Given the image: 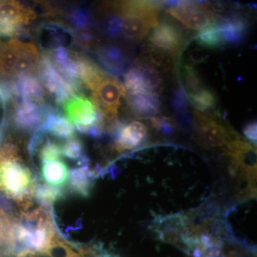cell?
Listing matches in <instances>:
<instances>
[{
    "mask_svg": "<svg viewBox=\"0 0 257 257\" xmlns=\"http://www.w3.org/2000/svg\"><path fill=\"white\" fill-rule=\"evenodd\" d=\"M15 94L20 99H28L44 104L45 92L38 79L32 75L20 76L13 84Z\"/></svg>",
    "mask_w": 257,
    "mask_h": 257,
    "instance_id": "cell-17",
    "label": "cell"
},
{
    "mask_svg": "<svg viewBox=\"0 0 257 257\" xmlns=\"http://www.w3.org/2000/svg\"><path fill=\"white\" fill-rule=\"evenodd\" d=\"M116 11L117 12L116 13H111L106 16L103 20L101 25L103 32L108 36L113 38H116L122 35L123 31L122 18L117 10Z\"/></svg>",
    "mask_w": 257,
    "mask_h": 257,
    "instance_id": "cell-29",
    "label": "cell"
},
{
    "mask_svg": "<svg viewBox=\"0 0 257 257\" xmlns=\"http://www.w3.org/2000/svg\"><path fill=\"white\" fill-rule=\"evenodd\" d=\"M62 155V147L50 140H47L46 143L44 144L39 153V157L42 164L51 161L59 160Z\"/></svg>",
    "mask_w": 257,
    "mask_h": 257,
    "instance_id": "cell-31",
    "label": "cell"
},
{
    "mask_svg": "<svg viewBox=\"0 0 257 257\" xmlns=\"http://www.w3.org/2000/svg\"><path fill=\"white\" fill-rule=\"evenodd\" d=\"M36 184L31 171L19 159L14 145L0 150V189L23 208L31 205Z\"/></svg>",
    "mask_w": 257,
    "mask_h": 257,
    "instance_id": "cell-1",
    "label": "cell"
},
{
    "mask_svg": "<svg viewBox=\"0 0 257 257\" xmlns=\"http://www.w3.org/2000/svg\"><path fill=\"white\" fill-rule=\"evenodd\" d=\"M67 257H82L81 253L75 252L74 251H72V252L69 253Z\"/></svg>",
    "mask_w": 257,
    "mask_h": 257,
    "instance_id": "cell-37",
    "label": "cell"
},
{
    "mask_svg": "<svg viewBox=\"0 0 257 257\" xmlns=\"http://www.w3.org/2000/svg\"><path fill=\"white\" fill-rule=\"evenodd\" d=\"M98 60L101 67L114 77L123 74L128 67V60L122 50L114 45H106L98 50Z\"/></svg>",
    "mask_w": 257,
    "mask_h": 257,
    "instance_id": "cell-16",
    "label": "cell"
},
{
    "mask_svg": "<svg viewBox=\"0 0 257 257\" xmlns=\"http://www.w3.org/2000/svg\"><path fill=\"white\" fill-rule=\"evenodd\" d=\"M94 172L88 166H81L69 172V185L76 194L82 197H89L92 187Z\"/></svg>",
    "mask_w": 257,
    "mask_h": 257,
    "instance_id": "cell-20",
    "label": "cell"
},
{
    "mask_svg": "<svg viewBox=\"0 0 257 257\" xmlns=\"http://www.w3.org/2000/svg\"><path fill=\"white\" fill-rule=\"evenodd\" d=\"M195 39L197 44L209 49L220 48L225 43L222 34L215 23L201 30Z\"/></svg>",
    "mask_w": 257,
    "mask_h": 257,
    "instance_id": "cell-23",
    "label": "cell"
},
{
    "mask_svg": "<svg viewBox=\"0 0 257 257\" xmlns=\"http://www.w3.org/2000/svg\"><path fill=\"white\" fill-rule=\"evenodd\" d=\"M46 133L60 139H71L74 138V127L73 124L67 118L61 115L57 111L51 108L47 115L45 123L42 125Z\"/></svg>",
    "mask_w": 257,
    "mask_h": 257,
    "instance_id": "cell-18",
    "label": "cell"
},
{
    "mask_svg": "<svg viewBox=\"0 0 257 257\" xmlns=\"http://www.w3.org/2000/svg\"><path fill=\"white\" fill-rule=\"evenodd\" d=\"M2 138V133H1V130H0V140H1Z\"/></svg>",
    "mask_w": 257,
    "mask_h": 257,
    "instance_id": "cell-38",
    "label": "cell"
},
{
    "mask_svg": "<svg viewBox=\"0 0 257 257\" xmlns=\"http://www.w3.org/2000/svg\"><path fill=\"white\" fill-rule=\"evenodd\" d=\"M42 179L54 187H62L69 177V170L62 161L55 160L42 164Z\"/></svg>",
    "mask_w": 257,
    "mask_h": 257,
    "instance_id": "cell-21",
    "label": "cell"
},
{
    "mask_svg": "<svg viewBox=\"0 0 257 257\" xmlns=\"http://www.w3.org/2000/svg\"><path fill=\"white\" fill-rule=\"evenodd\" d=\"M34 196L36 198L37 202L47 209L55 201L63 197V192L59 187L48 184H38L35 187Z\"/></svg>",
    "mask_w": 257,
    "mask_h": 257,
    "instance_id": "cell-25",
    "label": "cell"
},
{
    "mask_svg": "<svg viewBox=\"0 0 257 257\" xmlns=\"http://www.w3.org/2000/svg\"><path fill=\"white\" fill-rule=\"evenodd\" d=\"M62 105L67 119L75 125L79 132L93 138L101 136L105 121L92 101L84 95L75 94L70 96Z\"/></svg>",
    "mask_w": 257,
    "mask_h": 257,
    "instance_id": "cell-4",
    "label": "cell"
},
{
    "mask_svg": "<svg viewBox=\"0 0 257 257\" xmlns=\"http://www.w3.org/2000/svg\"><path fill=\"white\" fill-rule=\"evenodd\" d=\"M36 15L32 9L15 1H0V18L7 19L20 26L28 25Z\"/></svg>",
    "mask_w": 257,
    "mask_h": 257,
    "instance_id": "cell-19",
    "label": "cell"
},
{
    "mask_svg": "<svg viewBox=\"0 0 257 257\" xmlns=\"http://www.w3.org/2000/svg\"><path fill=\"white\" fill-rule=\"evenodd\" d=\"M62 155L72 160L78 161L79 165L88 166L89 160L84 154V146L79 139L71 138L62 147Z\"/></svg>",
    "mask_w": 257,
    "mask_h": 257,
    "instance_id": "cell-26",
    "label": "cell"
},
{
    "mask_svg": "<svg viewBox=\"0 0 257 257\" xmlns=\"http://www.w3.org/2000/svg\"><path fill=\"white\" fill-rule=\"evenodd\" d=\"M40 79L47 90L55 95L57 104L62 105L70 96L75 95L80 86L69 82L54 66L48 52L42 55L38 67Z\"/></svg>",
    "mask_w": 257,
    "mask_h": 257,
    "instance_id": "cell-7",
    "label": "cell"
},
{
    "mask_svg": "<svg viewBox=\"0 0 257 257\" xmlns=\"http://www.w3.org/2000/svg\"><path fill=\"white\" fill-rule=\"evenodd\" d=\"M189 97L184 88L181 87L176 89L172 97V105L175 109L176 114L189 111Z\"/></svg>",
    "mask_w": 257,
    "mask_h": 257,
    "instance_id": "cell-33",
    "label": "cell"
},
{
    "mask_svg": "<svg viewBox=\"0 0 257 257\" xmlns=\"http://www.w3.org/2000/svg\"><path fill=\"white\" fill-rule=\"evenodd\" d=\"M67 19L71 25L78 30H87L93 25L92 15L89 10L82 7L70 10Z\"/></svg>",
    "mask_w": 257,
    "mask_h": 257,
    "instance_id": "cell-28",
    "label": "cell"
},
{
    "mask_svg": "<svg viewBox=\"0 0 257 257\" xmlns=\"http://www.w3.org/2000/svg\"><path fill=\"white\" fill-rule=\"evenodd\" d=\"M193 106L199 112H206L214 109L216 104L214 93L207 88H202L195 94L188 96Z\"/></svg>",
    "mask_w": 257,
    "mask_h": 257,
    "instance_id": "cell-24",
    "label": "cell"
},
{
    "mask_svg": "<svg viewBox=\"0 0 257 257\" xmlns=\"http://www.w3.org/2000/svg\"><path fill=\"white\" fill-rule=\"evenodd\" d=\"M72 251L73 249L68 243H66L55 234L44 253L50 257H67Z\"/></svg>",
    "mask_w": 257,
    "mask_h": 257,
    "instance_id": "cell-30",
    "label": "cell"
},
{
    "mask_svg": "<svg viewBox=\"0 0 257 257\" xmlns=\"http://www.w3.org/2000/svg\"><path fill=\"white\" fill-rule=\"evenodd\" d=\"M184 91L187 96L192 95L204 88L197 70L191 65H184L182 71Z\"/></svg>",
    "mask_w": 257,
    "mask_h": 257,
    "instance_id": "cell-27",
    "label": "cell"
},
{
    "mask_svg": "<svg viewBox=\"0 0 257 257\" xmlns=\"http://www.w3.org/2000/svg\"><path fill=\"white\" fill-rule=\"evenodd\" d=\"M135 66L140 72L144 88L148 92L158 94L162 90V77L156 66L145 60L140 61Z\"/></svg>",
    "mask_w": 257,
    "mask_h": 257,
    "instance_id": "cell-22",
    "label": "cell"
},
{
    "mask_svg": "<svg viewBox=\"0 0 257 257\" xmlns=\"http://www.w3.org/2000/svg\"><path fill=\"white\" fill-rule=\"evenodd\" d=\"M163 3L127 1L117 4L116 10L123 20V36L130 41L143 40L149 31L159 23V12Z\"/></svg>",
    "mask_w": 257,
    "mask_h": 257,
    "instance_id": "cell-2",
    "label": "cell"
},
{
    "mask_svg": "<svg viewBox=\"0 0 257 257\" xmlns=\"http://www.w3.org/2000/svg\"><path fill=\"white\" fill-rule=\"evenodd\" d=\"M152 126L159 131L162 132L165 135H170L172 132V124L170 119L166 117H157L153 116L150 118Z\"/></svg>",
    "mask_w": 257,
    "mask_h": 257,
    "instance_id": "cell-35",
    "label": "cell"
},
{
    "mask_svg": "<svg viewBox=\"0 0 257 257\" xmlns=\"http://www.w3.org/2000/svg\"><path fill=\"white\" fill-rule=\"evenodd\" d=\"M194 124L198 138L204 146L225 147L239 138L237 134L213 115L194 111Z\"/></svg>",
    "mask_w": 257,
    "mask_h": 257,
    "instance_id": "cell-6",
    "label": "cell"
},
{
    "mask_svg": "<svg viewBox=\"0 0 257 257\" xmlns=\"http://www.w3.org/2000/svg\"><path fill=\"white\" fill-rule=\"evenodd\" d=\"M26 220L35 223L36 226L41 227H52V218L47 208L40 207L25 215Z\"/></svg>",
    "mask_w": 257,
    "mask_h": 257,
    "instance_id": "cell-32",
    "label": "cell"
},
{
    "mask_svg": "<svg viewBox=\"0 0 257 257\" xmlns=\"http://www.w3.org/2000/svg\"><path fill=\"white\" fill-rule=\"evenodd\" d=\"M40 55L36 47L13 38L0 42V74L3 75H31L38 69Z\"/></svg>",
    "mask_w": 257,
    "mask_h": 257,
    "instance_id": "cell-3",
    "label": "cell"
},
{
    "mask_svg": "<svg viewBox=\"0 0 257 257\" xmlns=\"http://www.w3.org/2000/svg\"><path fill=\"white\" fill-rule=\"evenodd\" d=\"M215 24L217 25L225 42L237 44L242 42L247 30V21L240 15L216 16Z\"/></svg>",
    "mask_w": 257,
    "mask_h": 257,
    "instance_id": "cell-15",
    "label": "cell"
},
{
    "mask_svg": "<svg viewBox=\"0 0 257 257\" xmlns=\"http://www.w3.org/2000/svg\"><path fill=\"white\" fill-rule=\"evenodd\" d=\"M55 68L64 79L69 82L80 86L78 58L79 55L66 49L48 52Z\"/></svg>",
    "mask_w": 257,
    "mask_h": 257,
    "instance_id": "cell-14",
    "label": "cell"
},
{
    "mask_svg": "<svg viewBox=\"0 0 257 257\" xmlns=\"http://www.w3.org/2000/svg\"><path fill=\"white\" fill-rule=\"evenodd\" d=\"M125 97L128 107L139 118H152L160 111V101L157 94L143 91L126 92Z\"/></svg>",
    "mask_w": 257,
    "mask_h": 257,
    "instance_id": "cell-13",
    "label": "cell"
},
{
    "mask_svg": "<svg viewBox=\"0 0 257 257\" xmlns=\"http://www.w3.org/2000/svg\"><path fill=\"white\" fill-rule=\"evenodd\" d=\"M51 108L28 99H20L14 115L15 124L24 131L38 130L45 123Z\"/></svg>",
    "mask_w": 257,
    "mask_h": 257,
    "instance_id": "cell-10",
    "label": "cell"
},
{
    "mask_svg": "<svg viewBox=\"0 0 257 257\" xmlns=\"http://www.w3.org/2000/svg\"><path fill=\"white\" fill-rule=\"evenodd\" d=\"M40 45L47 50L66 49L75 41V35L70 29L57 23H47L39 31Z\"/></svg>",
    "mask_w": 257,
    "mask_h": 257,
    "instance_id": "cell-12",
    "label": "cell"
},
{
    "mask_svg": "<svg viewBox=\"0 0 257 257\" xmlns=\"http://www.w3.org/2000/svg\"><path fill=\"white\" fill-rule=\"evenodd\" d=\"M109 130L114 141V148L119 152L140 146L147 135L146 126L138 121L125 124L116 120L110 125Z\"/></svg>",
    "mask_w": 257,
    "mask_h": 257,
    "instance_id": "cell-9",
    "label": "cell"
},
{
    "mask_svg": "<svg viewBox=\"0 0 257 257\" xmlns=\"http://www.w3.org/2000/svg\"><path fill=\"white\" fill-rule=\"evenodd\" d=\"M167 11L189 30L199 31L215 23L216 15L203 3L176 1Z\"/></svg>",
    "mask_w": 257,
    "mask_h": 257,
    "instance_id": "cell-8",
    "label": "cell"
},
{
    "mask_svg": "<svg viewBox=\"0 0 257 257\" xmlns=\"http://www.w3.org/2000/svg\"><path fill=\"white\" fill-rule=\"evenodd\" d=\"M150 41L159 50L176 54L182 49L183 37L178 27L170 22L162 21L152 30Z\"/></svg>",
    "mask_w": 257,
    "mask_h": 257,
    "instance_id": "cell-11",
    "label": "cell"
},
{
    "mask_svg": "<svg viewBox=\"0 0 257 257\" xmlns=\"http://www.w3.org/2000/svg\"><path fill=\"white\" fill-rule=\"evenodd\" d=\"M243 133L245 136L251 140L253 143H256V122L252 121V122L248 123L244 126Z\"/></svg>",
    "mask_w": 257,
    "mask_h": 257,
    "instance_id": "cell-36",
    "label": "cell"
},
{
    "mask_svg": "<svg viewBox=\"0 0 257 257\" xmlns=\"http://www.w3.org/2000/svg\"><path fill=\"white\" fill-rule=\"evenodd\" d=\"M92 103L104 121L116 120L121 98L126 94L124 86L115 77L106 76L92 91Z\"/></svg>",
    "mask_w": 257,
    "mask_h": 257,
    "instance_id": "cell-5",
    "label": "cell"
},
{
    "mask_svg": "<svg viewBox=\"0 0 257 257\" xmlns=\"http://www.w3.org/2000/svg\"><path fill=\"white\" fill-rule=\"evenodd\" d=\"M23 26L7 19L0 18V37H15L24 33Z\"/></svg>",
    "mask_w": 257,
    "mask_h": 257,
    "instance_id": "cell-34",
    "label": "cell"
}]
</instances>
